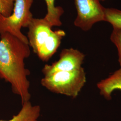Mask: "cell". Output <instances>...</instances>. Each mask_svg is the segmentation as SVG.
<instances>
[{
    "label": "cell",
    "mask_w": 121,
    "mask_h": 121,
    "mask_svg": "<svg viewBox=\"0 0 121 121\" xmlns=\"http://www.w3.org/2000/svg\"><path fill=\"white\" fill-rule=\"evenodd\" d=\"M0 35V78L10 83L22 103L29 101L30 82L27 77L30 72L24 61L30 55V46L9 33Z\"/></svg>",
    "instance_id": "cell-1"
},
{
    "label": "cell",
    "mask_w": 121,
    "mask_h": 121,
    "mask_svg": "<svg viewBox=\"0 0 121 121\" xmlns=\"http://www.w3.org/2000/svg\"><path fill=\"white\" fill-rule=\"evenodd\" d=\"M26 36L29 46L43 62L49 60L56 52L66 33L64 30H53L43 18H34L28 26Z\"/></svg>",
    "instance_id": "cell-2"
},
{
    "label": "cell",
    "mask_w": 121,
    "mask_h": 121,
    "mask_svg": "<svg viewBox=\"0 0 121 121\" xmlns=\"http://www.w3.org/2000/svg\"><path fill=\"white\" fill-rule=\"evenodd\" d=\"M86 82L83 68L72 71H57L44 75L40 81L41 85L48 91L76 98Z\"/></svg>",
    "instance_id": "cell-3"
},
{
    "label": "cell",
    "mask_w": 121,
    "mask_h": 121,
    "mask_svg": "<svg viewBox=\"0 0 121 121\" xmlns=\"http://www.w3.org/2000/svg\"><path fill=\"white\" fill-rule=\"evenodd\" d=\"M34 0H15L13 12L8 17L0 14V34L9 33L28 44L27 37L22 32L33 18L30 11Z\"/></svg>",
    "instance_id": "cell-4"
},
{
    "label": "cell",
    "mask_w": 121,
    "mask_h": 121,
    "mask_svg": "<svg viewBox=\"0 0 121 121\" xmlns=\"http://www.w3.org/2000/svg\"><path fill=\"white\" fill-rule=\"evenodd\" d=\"M77 16L74 25L82 30H90L95 23L105 21V8L99 0H74Z\"/></svg>",
    "instance_id": "cell-5"
},
{
    "label": "cell",
    "mask_w": 121,
    "mask_h": 121,
    "mask_svg": "<svg viewBox=\"0 0 121 121\" xmlns=\"http://www.w3.org/2000/svg\"><path fill=\"white\" fill-rule=\"evenodd\" d=\"M85 54L78 49L64 48L60 52L59 58L50 65H45L42 72L44 76L57 71H72L82 68Z\"/></svg>",
    "instance_id": "cell-6"
},
{
    "label": "cell",
    "mask_w": 121,
    "mask_h": 121,
    "mask_svg": "<svg viewBox=\"0 0 121 121\" xmlns=\"http://www.w3.org/2000/svg\"><path fill=\"white\" fill-rule=\"evenodd\" d=\"M100 95L108 100L112 99L114 91H121V68L117 69L108 78L101 80L97 84Z\"/></svg>",
    "instance_id": "cell-7"
},
{
    "label": "cell",
    "mask_w": 121,
    "mask_h": 121,
    "mask_svg": "<svg viewBox=\"0 0 121 121\" xmlns=\"http://www.w3.org/2000/svg\"><path fill=\"white\" fill-rule=\"evenodd\" d=\"M22 108L17 115L8 121H37L40 116V107L38 105H32L30 101L22 103Z\"/></svg>",
    "instance_id": "cell-8"
},
{
    "label": "cell",
    "mask_w": 121,
    "mask_h": 121,
    "mask_svg": "<svg viewBox=\"0 0 121 121\" xmlns=\"http://www.w3.org/2000/svg\"><path fill=\"white\" fill-rule=\"evenodd\" d=\"M47 5V12L43 19L52 27L62 25L60 17L64 13L63 8L55 5V0H44Z\"/></svg>",
    "instance_id": "cell-9"
},
{
    "label": "cell",
    "mask_w": 121,
    "mask_h": 121,
    "mask_svg": "<svg viewBox=\"0 0 121 121\" xmlns=\"http://www.w3.org/2000/svg\"><path fill=\"white\" fill-rule=\"evenodd\" d=\"M105 22H109L113 28L121 29V10L113 8H105Z\"/></svg>",
    "instance_id": "cell-10"
},
{
    "label": "cell",
    "mask_w": 121,
    "mask_h": 121,
    "mask_svg": "<svg viewBox=\"0 0 121 121\" xmlns=\"http://www.w3.org/2000/svg\"><path fill=\"white\" fill-rule=\"evenodd\" d=\"M110 40L115 44L117 50L118 56V62L121 68V29L113 28L110 35Z\"/></svg>",
    "instance_id": "cell-11"
},
{
    "label": "cell",
    "mask_w": 121,
    "mask_h": 121,
    "mask_svg": "<svg viewBox=\"0 0 121 121\" xmlns=\"http://www.w3.org/2000/svg\"><path fill=\"white\" fill-rule=\"evenodd\" d=\"M15 0H0V14L9 17L13 12Z\"/></svg>",
    "instance_id": "cell-12"
},
{
    "label": "cell",
    "mask_w": 121,
    "mask_h": 121,
    "mask_svg": "<svg viewBox=\"0 0 121 121\" xmlns=\"http://www.w3.org/2000/svg\"><path fill=\"white\" fill-rule=\"evenodd\" d=\"M101 0V1H104V0Z\"/></svg>",
    "instance_id": "cell-13"
}]
</instances>
